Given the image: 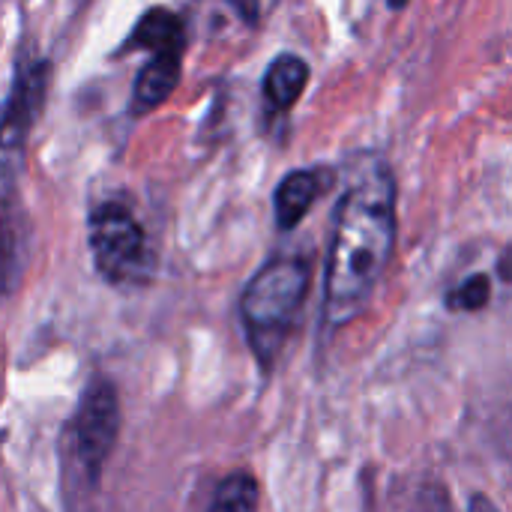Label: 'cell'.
Returning <instances> with one entry per match:
<instances>
[{"mask_svg": "<svg viewBox=\"0 0 512 512\" xmlns=\"http://www.w3.org/2000/svg\"><path fill=\"white\" fill-rule=\"evenodd\" d=\"M396 249V180L387 162L366 156L339 198L324 270V324L348 327L360 318Z\"/></svg>", "mask_w": 512, "mask_h": 512, "instance_id": "obj_1", "label": "cell"}, {"mask_svg": "<svg viewBox=\"0 0 512 512\" xmlns=\"http://www.w3.org/2000/svg\"><path fill=\"white\" fill-rule=\"evenodd\" d=\"M309 285L312 264L300 255H276L249 279L240 297V318L249 348L264 369L282 354L309 297Z\"/></svg>", "mask_w": 512, "mask_h": 512, "instance_id": "obj_2", "label": "cell"}, {"mask_svg": "<svg viewBox=\"0 0 512 512\" xmlns=\"http://www.w3.org/2000/svg\"><path fill=\"white\" fill-rule=\"evenodd\" d=\"M120 435V399L108 378H93L63 435V483L69 495L90 498Z\"/></svg>", "mask_w": 512, "mask_h": 512, "instance_id": "obj_3", "label": "cell"}, {"mask_svg": "<svg viewBox=\"0 0 512 512\" xmlns=\"http://www.w3.org/2000/svg\"><path fill=\"white\" fill-rule=\"evenodd\" d=\"M87 243L99 276L117 288H138L153 279L156 261L144 225L120 198L99 201L87 216Z\"/></svg>", "mask_w": 512, "mask_h": 512, "instance_id": "obj_4", "label": "cell"}, {"mask_svg": "<svg viewBox=\"0 0 512 512\" xmlns=\"http://www.w3.org/2000/svg\"><path fill=\"white\" fill-rule=\"evenodd\" d=\"M51 84V63L45 57H18L9 96L0 108V192L15 189L24 168L27 138L42 114Z\"/></svg>", "mask_w": 512, "mask_h": 512, "instance_id": "obj_5", "label": "cell"}, {"mask_svg": "<svg viewBox=\"0 0 512 512\" xmlns=\"http://www.w3.org/2000/svg\"><path fill=\"white\" fill-rule=\"evenodd\" d=\"M183 51H186V45H165V48L147 51L150 60L141 66V72L135 78V87H132V105H129L132 117H144V114H150V111H156L159 105L168 102V96L180 84Z\"/></svg>", "mask_w": 512, "mask_h": 512, "instance_id": "obj_6", "label": "cell"}, {"mask_svg": "<svg viewBox=\"0 0 512 512\" xmlns=\"http://www.w3.org/2000/svg\"><path fill=\"white\" fill-rule=\"evenodd\" d=\"M30 255V219L15 189L0 192V297L12 294Z\"/></svg>", "mask_w": 512, "mask_h": 512, "instance_id": "obj_7", "label": "cell"}, {"mask_svg": "<svg viewBox=\"0 0 512 512\" xmlns=\"http://www.w3.org/2000/svg\"><path fill=\"white\" fill-rule=\"evenodd\" d=\"M330 186H333V171L327 168H303V171H291L288 177H282L273 195L279 231H294Z\"/></svg>", "mask_w": 512, "mask_h": 512, "instance_id": "obj_8", "label": "cell"}, {"mask_svg": "<svg viewBox=\"0 0 512 512\" xmlns=\"http://www.w3.org/2000/svg\"><path fill=\"white\" fill-rule=\"evenodd\" d=\"M306 87H309V63L291 51H282L279 57H273V63L264 72L261 96H264L267 111L282 117L300 102Z\"/></svg>", "mask_w": 512, "mask_h": 512, "instance_id": "obj_9", "label": "cell"}, {"mask_svg": "<svg viewBox=\"0 0 512 512\" xmlns=\"http://www.w3.org/2000/svg\"><path fill=\"white\" fill-rule=\"evenodd\" d=\"M165 45H186V24L168 6L147 9L138 18L135 30L123 42L126 51H153V48H165Z\"/></svg>", "mask_w": 512, "mask_h": 512, "instance_id": "obj_10", "label": "cell"}, {"mask_svg": "<svg viewBox=\"0 0 512 512\" xmlns=\"http://www.w3.org/2000/svg\"><path fill=\"white\" fill-rule=\"evenodd\" d=\"M258 501H261V492H258L255 477L246 471H234L213 489L204 512H258Z\"/></svg>", "mask_w": 512, "mask_h": 512, "instance_id": "obj_11", "label": "cell"}, {"mask_svg": "<svg viewBox=\"0 0 512 512\" xmlns=\"http://www.w3.org/2000/svg\"><path fill=\"white\" fill-rule=\"evenodd\" d=\"M492 300V279L486 273H474L465 282H459L450 294H447V306L453 312H480L486 309Z\"/></svg>", "mask_w": 512, "mask_h": 512, "instance_id": "obj_12", "label": "cell"}, {"mask_svg": "<svg viewBox=\"0 0 512 512\" xmlns=\"http://www.w3.org/2000/svg\"><path fill=\"white\" fill-rule=\"evenodd\" d=\"M468 512H501L495 507V501H489L486 495H471L468 501Z\"/></svg>", "mask_w": 512, "mask_h": 512, "instance_id": "obj_13", "label": "cell"}, {"mask_svg": "<svg viewBox=\"0 0 512 512\" xmlns=\"http://www.w3.org/2000/svg\"><path fill=\"white\" fill-rule=\"evenodd\" d=\"M408 3H411V0H387V6H390V9H405Z\"/></svg>", "mask_w": 512, "mask_h": 512, "instance_id": "obj_14", "label": "cell"}]
</instances>
